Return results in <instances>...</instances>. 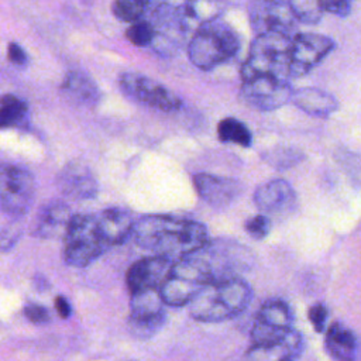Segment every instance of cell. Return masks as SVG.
Instances as JSON below:
<instances>
[{
	"label": "cell",
	"instance_id": "6da1fadb",
	"mask_svg": "<svg viewBox=\"0 0 361 361\" xmlns=\"http://www.w3.org/2000/svg\"><path fill=\"white\" fill-rule=\"evenodd\" d=\"M131 234L142 250L172 261L197 250L207 238L204 224L169 214H148L134 221Z\"/></svg>",
	"mask_w": 361,
	"mask_h": 361
},
{
	"label": "cell",
	"instance_id": "7a4b0ae2",
	"mask_svg": "<svg viewBox=\"0 0 361 361\" xmlns=\"http://www.w3.org/2000/svg\"><path fill=\"white\" fill-rule=\"evenodd\" d=\"M114 245H118V237L104 210L72 214L63 234V259L71 267L83 268Z\"/></svg>",
	"mask_w": 361,
	"mask_h": 361
},
{
	"label": "cell",
	"instance_id": "3957f363",
	"mask_svg": "<svg viewBox=\"0 0 361 361\" xmlns=\"http://www.w3.org/2000/svg\"><path fill=\"white\" fill-rule=\"evenodd\" d=\"M252 289L240 276L213 281L197 290L189 302L195 320L217 323L240 314L251 302Z\"/></svg>",
	"mask_w": 361,
	"mask_h": 361
},
{
	"label": "cell",
	"instance_id": "277c9868",
	"mask_svg": "<svg viewBox=\"0 0 361 361\" xmlns=\"http://www.w3.org/2000/svg\"><path fill=\"white\" fill-rule=\"evenodd\" d=\"M240 49V38L234 28L219 20L199 25L189 41V61L200 71H210L230 61Z\"/></svg>",
	"mask_w": 361,
	"mask_h": 361
},
{
	"label": "cell",
	"instance_id": "5b68a950",
	"mask_svg": "<svg viewBox=\"0 0 361 361\" xmlns=\"http://www.w3.org/2000/svg\"><path fill=\"white\" fill-rule=\"evenodd\" d=\"M292 35L281 32L258 34L241 66V80L254 76H274L289 80L288 54Z\"/></svg>",
	"mask_w": 361,
	"mask_h": 361
},
{
	"label": "cell",
	"instance_id": "8992f818",
	"mask_svg": "<svg viewBox=\"0 0 361 361\" xmlns=\"http://www.w3.org/2000/svg\"><path fill=\"white\" fill-rule=\"evenodd\" d=\"M210 282L213 279L203 262L193 252H189L172 262L159 288V295L165 305L183 306Z\"/></svg>",
	"mask_w": 361,
	"mask_h": 361
},
{
	"label": "cell",
	"instance_id": "52a82bcc",
	"mask_svg": "<svg viewBox=\"0 0 361 361\" xmlns=\"http://www.w3.org/2000/svg\"><path fill=\"white\" fill-rule=\"evenodd\" d=\"M192 252L204 264L213 281L238 276V274L247 271L254 261L248 248L227 240H207Z\"/></svg>",
	"mask_w": 361,
	"mask_h": 361
},
{
	"label": "cell",
	"instance_id": "ba28073f",
	"mask_svg": "<svg viewBox=\"0 0 361 361\" xmlns=\"http://www.w3.org/2000/svg\"><path fill=\"white\" fill-rule=\"evenodd\" d=\"M35 196V180L28 169L16 164H0V207L13 217L24 216Z\"/></svg>",
	"mask_w": 361,
	"mask_h": 361
},
{
	"label": "cell",
	"instance_id": "9c48e42d",
	"mask_svg": "<svg viewBox=\"0 0 361 361\" xmlns=\"http://www.w3.org/2000/svg\"><path fill=\"white\" fill-rule=\"evenodd\" d=\"M334 41L330 37L314 32L293 34L288 54L289 79L300 78L319 65L333 49Z\"/></svg>",
	"mask_w": 361,
	"mask_h": 361
},
{
	"label": "cell",
	"instance_id": "30bf717a",
	"mask_svg": "<svg viewBox=\"0 0 361 361\" xmlns=\"http://www.w3.org/2000/svg\"><path fill=\"white\" fill-rule=\"evenodd\" d=\"M118 85L137 103L162 111H173L182 106V100L171 89L142 73L124 72L118 78Z\"/></svg>",
	"mask_w": 361,
	"mask_h": 361
},
{
	"label": "cell",
	"instance_id": "8fae6325",
	"mask_svg": "<svg viewBox=\"0 0 361 361\" xmlns=\"http://www.w3.org/2000/svg\"><path fill=\"white\" fill-rule=\"evenodd\" d=\"M164 300L158 289L131 293L128 329L138 338H147L157 333L165 320Z\"/></svg>",
	"mask_w": 361,
	"mask_h": 361
},
{
	"label": "cell",
	"instance_id": "7c38bea8",
	"mask_svg": "<svg viewBox=\"0 0 361 361\" xmlns=\"http://www.w3.org/2000/svg\"><path fill=\"white\" fill-rule=\"evenodd\" d=\"M292 322L293 313L285 300H265L251 329L252 344H271L282 340L292 329Z\"/></svg>",
	"mask_w": 361,
	"mask_h": 361
},
{
	"label": "cell",
	"instance_id": "4fadbf2b",
	"mask_svg": "<svg viewBox=\"0 0 361 361\" xmlns=\"http://www.w3.org/2000/svg\"><path fill=\"white\" fill-rule=\"evenodd\" d=\"M292 86L289 80L274 76H254L243 80L241 99L251 107L269 111L290 102Z\"/></svg>",
	"mask_w": 361,
	"mask_h": 361
},
{
	"label": "cell",
	"instance_id": "5bb4252c",
	"mask_svg": "<svg viewBox=\"0 0 361 361\" xmlns=\"http://www.w3.org/2000/svg\"><path fill=\"white\" fill-rule=\"evenodd\" d=\"M247 10L251 28L257 35L265 32L293 35L298 21L288 0H250Z\"/></svg>",
	"mask_w": 361,
	"mask_h": 361
},
{
	"label": "cell",
	"instance_id": "9a60e30c",
	"mask_svg": "<svg viewBox=\"0 0 361 361\" xmlns=\"http://www.w3.org/2000/svg\"><path fill=\"white\" fill-rule=\"evenodd\" d=\"M254 203L265 214L286 216L295 210L298 197L289 182L285 179H272L257 188Z\"/></svg>",
	"mask_w": 361,
	"mask_h": 361
},
{
	"label": "cell",
	"instance_id": "2e32d148",
	"mask_svg": "<svg viewBox=\"0 0 361 361\" xmlns=\"http://www.w3.org/2000/svg\"><path fill=\"white\" fill-rule=\"evenodd\" d=\"M172 259L164 255H151L145 257L137 262H134L126 276L127 286L130 292H140V290H149L161 288L164 279L166 278Z\"/></svg>",
	"mask_w": 361,
	"mask_h": 361
},
{
	"label": "cell",
	"instance_id": "e0dca14e",
	"mask_svg": "<svg viewBox=\"0 0 361 361\" xmlns=\"http://www.w3.org/2000/svg\"><path fill=\"white\" fill-rule=\"evenodd\" d=\"M193 183L197 195L213 207H226L243 193V183L233 178L212 173H196Z\"/></svg>",
	"mask_w": 361,
	"mask_h": 361
},
{
	"label": "cell",
	"instance_id": "ac0fdd59",
	"mask_svg": "<svg viewBox=\"0 0 361 361\" xmlns=\"http://www.w3.org/2000/svg\"><path fill=\"white\" fill-rule=\"evenodd\" d=\"M61 192L75 200L93 199L97 195V180L92 171L80 162H69L58 175Z\"/></svg>",
	"mask_w": 361,
	"mask_h": 361
},
{
	"label": "cell",
	"instance_id": "d6986e66",
	"mask_svg": "<svg viewBox=\"0 0 361 361\" xmlns=\"http://www.w3.org/2000/svg\"><path fill=\"white\" fill-rule=\"evenodd\" d=\"M303 350L302 336L290 329L288 334L271 344H252L243 361H293Z\"/></svg>",
	"mask_w": 361,
	"mask_h": 361
},
{
	"label": "cell",
	"instance_id": "ffe728a7",
	"mask_svg": "<svg viewBox=\"0 0 361 361\" xmlns=\"http://www.w3.org/2000/svg\"><path fill=\"white\" fill-rule=\"evenodd\" d=\"M72 217L71 209L63 202H49L38 212L32 234L39 238L63 237L69 220Z\"/></svg>",
	"mask_w": 361,
	"mask_h": 361
},
{
	"label": "cell",
	"instance_id": "44dd1931",
	"mask_svg": "<svg viewBox=\"0 0 361 361\" xmlns=\"http://www.w3.org/2000/svg\"><path fill=\"white\" fill-rule=\"evenodd\" d=\"M290 102L302 111L317 117H327L338 109L337 99L317 87H299L293 90Z\"/></svg>",
	"mask_w": 361,
	"mask_h": 361
},
{
	"label": "cell",
	"instance_id": "7402d4cb",
	"mask_svg": "<svg viewBox=\"0 0 361 361\" xmlns=\"http://www.w3.org/2000/svg\"><path fill=\"white\" fill-rule=\"evenodd\" d=\"M326 351L336 361H358L357 336L344 324L333 323L324 338Z\"/></svg>",
	"mask_w": 361,
	"mask_h": 361
},
{
	"label": "cell",
	"instance_id": "603a6c76",
	"mask_svg": "<svg viewBox=\"0 0 361 361\" xmlns=\"http://www.w3.org/2000/svg\"><path fill=\"white\" fill-rule=\"evenodd\" d=\"M61 90L68 99L85 106H94L100 99L96 83L87 75L78 71H72L65 76Z\"/></svg>",
	"mask_w": 361,
	"mask_h": 361
},
{
	"label": "cell",
	"instance_id": "cb8c5ba5",
	"mask_svg": "<svg viewBox=\"0 0 361 361\" xmlns=\"http://www.w3.org/2000/svg\"><path fill=\"white\" fill-rule=\"evenodd\" d=\"M186 31L196 30L203 23L219 18L221 4L219 0H189L178 10Z\"/></svg>",
	"mask_w": 361,
	"mask_h": 361
},
{
	"label": "cell",
	"instance_id": "d4e9b609",
	"mask_svg": "<svg viewBox=\"0 0 361 361\" xmlns=\"http://www.w3.org/2000/svg\"><path fill=\"white\" fill-rule=\"evenodd\" d=\"M28 114V106L14 94H6L0 99V130L20 126Z\"/></svg>",
	"mask_w": 361,
	"mask_h": 361
},
{
	"label": "cell",
	"instance_id": "484cf974",
	"mask_svg": "<svg viewBox=\"0 0 361 361\" xmlns=\"http://www.w3.org/2000/svg\"><path fill=\"white\" fill-rule=\"evenodd\" d=\"M217 135L221 142L237 144L244 148L250 147L252 140L248 127L234 117H226L220 120L217 124Z\"/></svg>",
	"mask_w": 361,
	"mask_h": 361
},
{
	"label": "cell",
	"instance_id": "4316f807",
	"mask_svg": "<svg viewBox=\"0 0 361 361\" xmlns=\"http://www.w3.org/2000/svg\"><path fill=\"white\" fill-rule=\"evenodd\" d=\"M288 4L295 20L303 24H316L324 14L323 0H288Z\"/></svg>",
	"mask_w": 361,
	"mask_h": 361
},
{
	"label": "cell",
	"instance_id": "83f0119b",
	"mask_svg": "<svg viewBox=\"0 0 361 361\" xmlns=\"http://www.w3.org/2000/svg\"><path fill=\"white\" fill-rule=\"evenodd\" d=\"M151 0H113V14L124 23H134L141 20L148 3Z\"/></svg>",
	"mask_w": 361,
	"mask_h": 361
},
{
	"label": "cell",
	"instance_id": "f1b7e54d",
	"mask_svg": "<svg viewBox=\"0 0 361 361\" xmlns=\"http://www.w3.org/2000/svg\"><path fill=\"white\" fill-rule=\"evenodd\" d=\"M126 37L135 47H148L154 42L157 37V30L151 23L137 20L131 23L130 27L126 30Z\"/></svg>",
	"mask_w": 361,
	"mask_h": 361
},
{
	"label": "cell",
	"instance_id": "f546056e",
	"mask_svg": "<svg viewBox=\"0 0 361 361\" xmlns=\"http://www.w3.org/2000/svg\"><path fill=\"white\" fill-rule=\"evenodd\" d=\"M244 227L247 234L251 235L254 240H262L271 231V220L267 214H255L247 219Z\"/></svg>",
	"mask_w": 361,
	"mask_h": 361
},
{
	"label": "cell",
	"instance_id": "4dcf8cb0",
	"mask_svg": "<svg viewBox=\"0 0 361 361\" xmlns=\"http://www.w3.org/2000/svg\"><path fill=\"white\" fill-rule=\"evenodd\" d=\"M23 313L34 324H47L51 320V314H49L48 309L38 303L25 305Z\"/></svg>",
	"mask_w": 361,
	"mask_h": 361
},
{
	"label": "cell",
	"instance_id": "1f68e13d",
	"mask_svg": "<svg viewBox=\"0 0 361 361\" xmlns=\"http://www.w3.org/2000/svg\"><path fill=\"white\" fill-rule=\"evenodd\" d=\"M327 316V307L323 303H316L309 309V320L317 333H323L326 330Z\"/></svg>",
	"mask_w": 361,
	"mask_h": 361
},
{
	"label": "cell",
	"instance_id": "d6a6232c",
	"mask_svg": "<svg viewBox=\"0 0 361 361\" xmlns=\"http://www.w3.org/2000/svg\"><path fill=\"white\" fill-rule=\"evenodd\" d=\"M324 13L347 17L351 13V0H323Z\"/></svg>",
	"mask_w": 361,
	"mask_h": 361
},
{
	"label": "cell",
	"instance_id": "836d02e7",
	"mask_svg": "<svg viewBox=\"0 0 361 361\" xmlns=\"http://www.w3.org/2000/svg\"><path fill=\"white\" fill-rule=\"evenodd\" d=\"M7 55L8 59L14 63V65H25L27 63V54L25 51L16 42H11L7 48Z\"/></svg>",
	"mask_w": 361,
	"mask_h": 361
},
{
	"label": "cell",
	"instance_id": "e575fe53",
	"mask_svg": "<svg viewBox=\"0 0 361 361\" xmlns=\"http://www.w3.org/2000/svg\"><path fill=\"white\" fill-rule=\"evenodd\" d=\"M55 309H56L58 314L62 319H68L71 316V313H72V307H71L69 300L65 296H61V295L55 298Z\"/></svg>",
	"mask_w": 361,
	"mask_h": 361
},
{
	"label": "cell",
	"instance_id": "d590c367",
	"mask_svg": "<svg viewBox=\"0 0 361 361\" xmlns=\"http://www.w3.org/2000/svg\"><path fill=\"white\" fill-rule=\"evenodd\" d=\"M293 361H295V360H293Z\"/></svg>",
	"mask_w": 361,
	"mask_h": 361
}]
</instances>
